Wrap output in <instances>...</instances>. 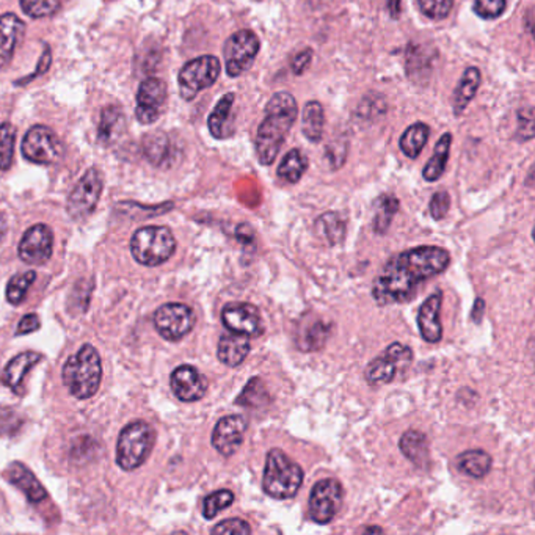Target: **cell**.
<instances>
[{
	"label": "cell",
	"instance_id": "obj_1",
	"mask_svg": "<svg viewBox=\"0 0 535 535\" xmlns=\"http://www.w3.org/2000/svg\"><path fill=\"white\" fill-rule=\"evenodd\" d=\"M451 256L434 245L406 250L385 264L377 277L372 297L378 305H395L412 301L423 282L446 271Z\"/></svg>",
	"mask_w": 535,
	"mask_h": 535
},
{
	"label": "cell",
	"instance_id": "obj_2",
	"mask_svg": "<svg viewBox=\"0 0 535 535\" xmlns=\"http://www.w3.org/2000/svg\"><path fill=\"white\" fill-rule=\"evenodd\" d=\"M297 119V102L291 93H275L265 106V117L259 124L256 154L261 165H272L278 158L289 130Z\"/></svg>",
	"mask_w": 535,
	"mask_h": 535
},
{
	"label": "cell",
	"instance_id": "obj_3",
	"mask_svg": "<svg viewBox=\"0 0 535 535\" xmlns=\"http://www.w3.org/2000/svg\"><path fill=\"white\" fill-rule=\"evenodd\" d=\"M63 383L71 395L77 399H90L100 389L102 365L98 350L85 344L76 355H72L63 366Z\"/></svg>",
	"mask_w": 535,
	"mask_h": 535
},
{
	"label": "cell",
	"instance_id": "obj_4",
	"mask_svg": "<svg viewBox=\"0 0 535 535\" xmlns=\"http://www.w3.org/2000/svg\"><path fill=\"white\" fill-rule=\"evenodd\" d=\"M303 470L294 460L289 459L282 449H272L265 460L263 489L275 500H291L303 483Z\"/></svg>",
	"mask_w": 535,
	"mask_h": 535
},
{
	"label": "cell",
	"instance_id": "obj_5",
	"mask_svg": "<svg viewBox=\"0 0 535 535\" xmlns=\"http://www.w3.org/2000/svg\"><path fill=\"white\" fill-rule=\"evenodd\" d=\"M177 239L167 226H145L130 239V253L147 267L164 264L175 254Z\"/></svg>",
	"mask_w": 535,
	"mask_h": 535
},
{
	"label": "cell",
	"instance_id": "obj_6",
	"mask_svg": "<svg viewBox=\"0 0 535 535\" xmlns=\"http://www.w3.org/2000/svg\"><path fill=\"white\" fill-rule=\"evenodd\" d=\"M154 446V430L145 421L126 425L117 443V463L124 471H134L145 463Z\"/></svg>",
	"mask_w": 535,
	"mask_h": 535
},
{
	"label": "cell",
	"instance_id": "obj_7",
	"mask_svg": "<svg viewBox=\"0 0 535 535\" xmlns=\"http://www.w3.org/2000/svg\"><path fill=\"white\" fill-rule=\"evenodd\" d=\"M220 71V60L214 55H201L198 59L187 62L177 76L181 98L186 100H195L203 90L217 82Z\"/></svg>",
	"mask_w": 535,
	"mask_h": 535
},
{
	"label": "cell",
	"instance_id": "obj_8",
	"mask_svg": "<svg viewBox=\"0 0 535 535\" xmlns=\"http://www.w3.org/2000/svg\"><path fill=\"white\" fill-rule=\"evenodd\" d=\"M21 151L32 164L53 165L63 156V143L47 126H33L24 136Z\"/></svg>",
	"mask_w": 535,
	"mask_h": 535
},
{
	"label": "cell",
	"instance_id": "obj_9",
	"mask_svg": "<svg viewBox=\"0 0 535 535\" xmlns=\"http://www.w3.org/2000/svg\"><path fill=\"white\" fill-rule=\"evenodd\" d=\"M259 38L252 30H239L226 40L224 47L225 65L230 77H239L250 70L258 57Z\"/></svg>",
	"mask_w": 535,
	"mask_h": 535
},
{
	"label": "cell",
	"instance_id": "obj_10",
	"mask_svg": "<svg viewBox=\"0 0 535 535\" xmlns=\"http://www.w3.org/2000/svg\"><path fill=\"white\" fill-rule=\"evenodd\" d=\"M412 349L406 344L395 342L368 365L365 372L366 380L371 385L391 383L400 372L406 371V366L412 363Z\"/></svg>",
	"mask_w": 535,
	"mask_h": 535
},
{
	"label": "cell",
	"instance_id": "obj_11",
	"mask_svg": "<svg viewBox=\"0 0 535 535\" xmlns=\"http://www.w3.org/2000/svg\"><path fill=\"white\" fill-rule=\"evenodd\" d=\"M102 177H100L98 168H90L81 181L72 188L70 198H68V214L72 220H85L93 214L94 209L100 203V194H102Z\"/></svg>",
	"mask_w": 535,
	"mask_h": 535
},
{
	"label": "cell",
	"instance_id": "obj_12",
	"mask_svg": "<svg viewBox=\"0 0 535 535\" xmlns=\"http://www.w3.org/2000/svg\"><path fill=\"white\" fill-rule=\"evenodd\" d=\"M344 490L339 481L324 479L311 490L308 513L314 523L329 524L341 511Z\"/></svg>",
	"mask_w": 535,
	"mask_h": 535
},
{
	"label": "cell",
	"instance_id": "obj_13",
	"mask_svg": "<svg viewBox=\"0 0 535 535\" xmlns=\"http://www.w3.org/2000/svg\"><path fill=\"white\" fill-rule=\"evenodd\" d=\"M195 325V312L183 303H167L154 314V327L167 341H179Z\"/></svg>",
	"mask_w": 535,
	"mask_h": 535
},
{
	"label": "cell",
	"instance_id": "obj_14",
	"mask_svg": "<svg viewBox=\"0 0 535 535\" xmlns=\"http://www.w3.org/2000/svg\"><path fill=\"white\" fill-rule=\"evenodd\" d=\"M222 322L235 335L258 338L264 333L263 318L256 306L245 301H233L222 310Z\"/></svg>",
	"mask_w": 535,
	"mask_h": 535
},
{
	"label": "cell",
	"instance_id": "obj_15",
	"mask_svg": "<svg viewBox=\"0 0 535 535\" xmlns=\"http://www.w3.org/2000/svg\"><path fill=\"white\" fill-rule=\"evenodd\" d=\"M167 87L158 77H148L137 91L136 117L139 123L153 124L164 112Z\"/></svg>",
	"mask_w": 535,
	"mask_h": 535
},
{
	"label": "cell",
	"instance_id": "obj_16",
	"mask_svg": "<svg viewBox=\"0 0 535 535\" xmlns=\"http://www.w3.org/2000/svg\"><path fill=\"white\" fill-rule=\"evenodd\" d=\"M53 234L47 225H33L19 244V258L25 264L42 265L53 256Z\"/></svg>",
	"mask_w": 535,
	"mask_h": 535
},
{
	"label": "cell",
	"instance_id": "obj_17",
	"mask_svg": "<svg viewBox=\"0 0 535 535\" xmlns=\"http://www.w3.org/2000/svg\"><path fill=\"white\" fill-rule=\"evenodd\" d=\"M248 429L247 419L241 415H230L218 421L212 432V446L224 457L234 455L244 443Z\"/></svg>",
	"mask_w": 535,
	"mask_h": 535
},
{
	"label": "cell",
	"instance_id": "obj_18",
	"mask_svg": "<svg viewBox=\"0 0 535 535\" xmlns=\"http://www.w3.org/2000/svg\"><path fill=\"white\" fill-rule=\"evenodd\" d=\"M170 383L173 395L183 402H196L206 395L207 378L194 366L177 368L171 374Z\"/></svg>",
	"mask_w": 535,
	"mask_h": 535
},
{
	"label": "cell",
	"instance_id": "obj_19",
	"mask_svg": "<svg viewBox=\"0 0 535 535\" xmlns=\"http://www.w3.org/2000/svg\"><path fill=\"white\" fill-rule=\"evenodd\" d=\"M443 294L438 291L435 294L430 295L427 301H424L418 311L419 333L423 336L424 341L430 344H438L443 338L442 318Z\"/></svg>",
	"mask_w": 535,
	"mask_h": 535
},
{
	"label": "cell",
	"instance_id": "obj_20",
	"mask_svg": "<svg viewBox=\"0 0 535 535\" xmlns=\"http://www.w3.org/2000/svg\"><path fill=\"white\" fill-rule=\"evenodd\" d=\"M25 33V24L14 13L0 16V68H6Z\"/></svg>",
	"mask_w": 535,
	"mask_h": 535
},
{
	"label": "cell",
	"instance_id": "obj_21",
	"mask_svg": "<svg viewBox=\"0 0 535 535\" xmlns=\"http://www.w3.org/2000/svg\"><path fill=\"white\" fill-rule=\"evenodd\" d=\"M42 359L43 357L40 353H19L18 357H14V358L5 366V369L2 371L0 382L4 383L6 388L12 389L14 395H25L24 378L29 374L30 369H32L33 366L38 365Z\"/></svg>",
	"mask_w": 535,
	"mask_h": 535
},
{
	"label": "cell",
	"instance_id": "obj_22",
	"mask_svg": "<svg viewBox=\"0 0 535 535\" xmlns=\"http://www.w3.org/2000/svg\"><path fill=\"white\" fill-rule=\"evenodd\" d=\"M4 476H5L8 482L13 483L14 487H18L27 496L30 502L38 504V502L46 500V490L40 483V481L33 476V473L27 466H24L23 463L13 462V463L6 466Z\"/></svg>",
	"mask_w": 535,
	"mask_h": 535
},
{
	"label": "cell",
	"instance_id": "obj_23",
	"mask_svg": "<svg viewBox=\"0 0 535 535\" xmlns=\"http://www.w3.org/2000/svg\"><path fill=\"white\" fill-rule=\"evenodd\" d=\"M235 94L226 93L214 107L211 115L207 118V128L214 139L226 140L234 134L233 124V107H234Z\"/></svg>",
	"mask_w": 535,
	"mask_h": 535
},
{
	"label": "cell",
	"instance_id": "obj_24",
	"mask_svg": "<svg viewBox=\"0 0 535 535\" xmlns=\"http://www.w3.org/2000/svg\"><path fill=\"white\" fill-rule=\"evenodd\" d=\"M126 130V117L121 107L107 106L100 112L98 140L104 147H112Z\"/></svg>",
	"mask_w": 535,
	"mask_h": 535
},
{
	"label": "cell",
	"instance_id": "obj_25",
	"mask_svg": "<svg viewBox=\"0 0 535 535\" xmlns=\"http://www.w3.org/2000/svg\"><path fill=\"white\" fill-rule=\"evenodd\" d=\"M250 342L247 336L224 335L218 341L217 357L225 366L228 368H237L247 359L250 353Z\"/></svg>",
	"mask_w": 535,
	"mask_h": 535
},
{
	"label": "cell",
	"instance_id": "obj_26",
	"mask_svg": "<svg viewBox=\"0 0 535 535\" xmlns=\"http://www.w3.org/2000/svg\"><path fill=\"white\" fill-rule=\"evenodd\" d=\"M141 149H143L148 162L156 165V167H164L168 164L171 156H173L170 139L162 130H154L143 137Z\"/></svg>",
	"mask_w": 535,
	"mask_h": 535
},
{
	"label": "cell",
	"instance_id": "obj_27",
	"mask_svg": "<svg viewBox=\"0 0 535 535\" xmlns=\"http://www.w3.org/2000/svg\"><path fill=\"white\" fill-rule=\"evenodd\" d=\"M400 451L419 468H427L430 462L427 436L419 430H408L400 438Z\"/></svg>",
	"mask_w": 535,
	"mask_h": 535
},
{
	"label": "cell",
	"instance_id": "obj_28",
	"mask_svg": "<svg viewBox=\"0 0 535 535\" xmlns=\"http://www.w3.org/2000/svg\"><path fill=\"white\" fill-rule=\"evenodd\" d=\"M481 81H482L481 71L474 66L466 68L462 81L454 91V112L455 115H460L466 107L470 106L471 100L476 96L477 90L481 87Z\"/></svg>",
	"mask_w": 535,
	"mask_h": 535
},
{
	"label": "cell",
	"instance_id": "obj_29",
	"mask_svg": "<svg viewBox=\"0 0 535 535\" xmlns=\"http://www.w3.org/2000/svg\"><path fill=\"white\" fill-rule=\"evenodd\" d=\"M325 115L324 107L319 100H310L306 102L303 109V117H301V132L306 137V140L312 143H319L324 136Z\"/></svg>",
	"mask_w": 535,
	"mask_h": 535
},
{
	"label": "cell",
	"instance_id": "obj_30",
	"mask_svg": "<svg viewBox=\"0 0 535 535\" xmlns=\"http://www.w3.org/2000/svg\"><path fill=\"white\" fill-rule=\"evenodd\" d=\"M451 145H453V136L449 132L443 134L442 139L436 143L435 149H434V156L430 158L429 162L423 170V177L425 181L435 183L444 175Z\"/></svg>",
	"mask_w": 535,
	"mask_h": 535
},
{
	"label": "cell",
	"instance_id": "obj_31",
	"mask_svg": "<svg viewBox=\"0 0 535 535\" xmlns=\"http://www.w3.org/2000/svg\"><path fill=\"white\" fill-rule=\"evenodd\" d=\"M493 460L489 453L482 449H470L459 455V470L466 476L481 479L489 474Z\"/></svg>",
	"mask_w": 535,
	"mask_h": 535
},
{
	"label": "cell",
	"instance_id": "obj_32",
	"mask_svg": "<svg viewBox=\"0 0 535 535\" xmlns=\"http://www.w3.org/2000/svg\"><path fill=\"white\" fill-rule=\"evenodd\" d=\"M316 233L331 247H336L346 239V222L336 212H325L316 220Z\"/></svg>",
	"mask_w": 535,
	"mask_h": 535
},
{
	"label": "cell",
	"instance_id": "obj_33",
	"mask_svg": "<svg viewBox=\"0 0 535 535\" xmlns=\"http://www.w3.org/2000/svg\"><path fill=\"white\" fill-rule=\"evenodd\" d=\"M430 128L425 123H415L406 128V132L400 137V151L406 154L408 159H416L423 151L425 143L429 140Z\"/></svg>",
	"mask_w": 535,
	"mask_h": 535
},
{
	"label": "cell",
	"instance_id": "obj_34",
	"mask_svg": "<svg viewBox=\"0 0 535 535\" xmlns=\"http://www.w3.org/2000/svg\"><path fill=\"white\" fill-rule=\"evenodd\" d=\"M306 168H308V159L305 154L301 153V149H291L278 167V177L286 183L297 184L305 175Z\"/></svg>",
	"mask_w": 535,
	"mask_h": 535
},
{
	"label": "cell",
	"instance_id": "obj_35",
	"mask_svg": "<svg viewBox=\"0 0 535 535\" xmlns=\"http://www.w3.org/2000/svg\"><path fill=\"white\" fill-rule=\"evenodd\" d=\"M237 406H247V408H264V406L271 404V395L265 388L264 382L259 378V377H253L250 382L247 383V387L244 388L241 396L235 400Z\"/></svg>",
	"mask_w": 535,
	"mask_h": 535
},
{
	"label": "cell",
	"instance_id": "obj_36",
	"mask_svg": "<svg viewBox=\"0 0 535 535\" xmlns=\"http://www.w3.org/2000/svg\"><path fill=\"white\" fill-rule=\"evenodd\" d=\"M399 211V200L393 195H382L376 201V218H374V231L377 234H385L391 226V222Z\"/></svg>",
	"mask_w": 535,
	"mask_h": 535
},
{
	"label": "cell",
	"instance_id": "obj_37",
	"mask_svg": "<svg viewBox=\"0 0 535 535\" xmlns=\"http://www.w3.org/2000/svg\"><path fill=\"white\" fill-rule=\"evenodd\" d=\"M35 278L36 273L33 271L14 275L6 286V301L14 306L21 305L25 301V295L29 292L30 286L35 282Z\"/></svg>",
	"mask_w": 535,
	"mask_h": 535
},
{
	"label": "cell",
	"instance_id": "obj_38",
	"mask_svg": "<svg viewBox=\"0 0 535 535\" xmlns=\"http://www.w3.org/2000/svg\"><path fill=\"white\" fill-rule=\"evenodd\" d=\"M16 129L12 123L0 124V170H10L14 159Z\"/></svg>",
	"mask_w": 535,
	"mask_h": 535
},
{
	"label": "cell",
	"instance_id": "obj_39",
	"mask_svg": "<svg viewBox=\"0 0 535 535\" xmlns=\"http://www.w3.org/2000/svg\"><path fill=\"white\" fill-rule=\"evenodd\" d=\"M430 68H432L430 53H425L421 46L408 44V49H406V74L415 79V77L427 74Z\"/></svg>",
	"mask_w": 535,
	"mask_h": 535
},
{
	"label": "cell",
	"instance_id": "obj_40",
	"mask_svg": "<svg viewBox=\"0 0 535 535\" xmlns=\"http://www.w3.org/2000/svg\"><path fill=\"white\" fill-rule=\"evenodd\" d=\"M234 502V493L231 490H218L209 494L203 504V515L206 520L217 517L218 513Z\"/></svg>",
	"mask_w": 535,
	"mask_h": 535
},
{
	"label": "cell",
	"instance_id": "obj_41",
	"mask_svg": "<svg viewBox=\"0 0 535 535\" xmlns=\"http://www.w3.org/2000/svg\"><path fill=\"white\" fill-rule=\"evenodd\" d=\"M21 8L30 18L43 19L59 12L60 0H19Z\"/></svg>",
	"mask_w": 535,
	"mask_h": 535
},
{
	"label": "cell",
	"instance_id": "obj_42",
	"mask_svg": "<svg viewBox=\"0 0 535 535\" xmlns=\"http://www.w3.org/2000/svg\"><path fill=\"white\" fill-rule=\"evenodd\" d=\"M330 336V327L324 322H314L311 327L305 330V335L301 341V349L303 350H318L324 346L327 338Z\"/></svg>",
	"mask_w": 535,
	"mask_h": 535
},
{
	"label": "cell",
	"instance_id": "obj_43",
	"mask_svg": "<svg viewBox=\"0 0 535 535\" xmlns=\"http://www.w3.org/2000/svg\"><path fill=\"white\" fill-rule=\"evenodd\" d=\"M24 425V416L10 406H0V436H13Z\"/></svg>",
	"mask_w": 535,
	"mask_h": 535
},
{
	"label": "cell",
	"instance_id": "obj_44",
	"mask_svg": "<svg viewBox=\"0 0 535 535\" xmlns=\"http://www.w3.org/2000/svg\"><path fill=\"white\" fill-rule=\"evenodd\" d=\"M418 5L424 16L442 21L453 12L454 0H418Z\"/></svg>",
	"mask_w": 535,
	"mask_h": 535
},
{
	"label": "cell",
	"instance_id": "obj_45",
	"mask_svg": "<svg viewBox=\"0 0 535 535\" xmlns=\"http://www.w3.org/2000/svg\"><path fill=\"white\" fill-rule=\"evenodd\" d=\"M507 0H474L473 10L479 18L496 19L504 14Z\"/></svg>",
	"mask_w": 535,
	"mask_h": 535
},
{
	"label": "cell",
	"instance_id": "obj_46",
	"mask_svg": "<svg viewBox=\"0 0 535 535\" xmlns=\"http://www.w3.org/2000/svg\"><path fill=\"white\" fill-rule=\"evenodd\" d=\"M212 534H252V528L247 521L239 520V518H233V520H225L222 523L217 524L215 528H212Z\"/></svg>",
	"mask_w": 535,
	"mask_h": 535
},
{
	"label": "cell",
	"instance_id": "obj_47",
	"mask_svg": "<svg viewBox=\"0 0 535 535\" xmlns=\"http://www.w3.org/2000/svg\"><path fill=\"white\" fill-rule=\"evenodd\" d=\"M449 206H451V198L446 192H436L432 200H430V215L435 220H443L446 217L447 212H449Z\"/></svg>",
	"mask_w": 535,
	"mask_h": 535
},
{
	"label": "cell",
	"instance_id": "obj_48",
	"mask_svg": "<svg viewBox=\"0 0 535 535\" xmlns=\"http://www.w3.org/2000/svg\"><path fill=\"white\" fill-rule=\"evenodd\" d=\"M51 65H53V53H51L49 46H44V53H43L42 59L38 62L35 72H32L29 77H25L23 81H19V82H16V85H25V83H30L32 81H35L36 77L42 76V74L47 72L49 68H51Z\"/></svg>",
	"mask_w": 535,
	"mask_h": 535
},
{
	"label": "cell",
	"instance_id": "obj_49",
	"mask_svg": "<svg viewBox=\"0 0 535 535\" xmlns=\"http://www.w3.org/2000/svg\"><path fill=\"white\" fill-rule=\"evenodd\" d=\"M312 60V51L311 49H305V51H301V53H297L294 59H292V63H291V68H292V72L297 74V76H301L303 74L310 65H311Z\"/></svg>",
	"mask_w": 535,
	"mask_h": 535
},
{
	"label": "cell",
	"instance_id": "obj_50",
	"mask_svg": "<svg viewBox=\"0 0 535 535\" xmlns=\"http://www.w3.org/2000/svg\"><path fill=\"white\" fill-rule=\"evenodd\" d=\"M40 329V319L36 314H27L21 319L19 322L18 330H16V335H30L36 330Z\"/></svg>",
	"mask_w": 535,
	"mask_h": 535
},
{
	"label": "cell",
	"instance_id": "obj_51",
	"mask_svg": "<svg viewBox=\"0 0 535 535\" xmlns=\"http://www.w3.org/2000/svg\"><path fill=\"white\" fill-rule=\"evenodd\" d=\"M483 310H485V301L482 299H477L476 303H474V308H473V312H471V318L473 320L476 322V324H481V320L483 318Z\"/></svg>",
	"mask_w": 535,
	"mask_h": 535
},
{
	"label": "cell",
	"instance_id": "obj_52",
	"mask_svg": "<svg viewBox=\"0 0 535 535\" xmlns=\"http://www.w3.org/2000/svg\"><path fill=\"white\" fill-rule=\"evenodd\" d=\"M388 10L391 18H399L400 12H402V0H388Z\"/></svg>",
	"mask_w": 535,
	"mask_h": 535
},
{
	"label": "cell",
	"instance_id": "obj_53",
	"mask_svg": "<svg viewBox=\"0 0 535 535\" xmlns=\"http://www.w3.org/2000/svg\"><path fill=\"white\" fill-rule=\"evenodd\" d=\"M363 532H383V530L382 528H374V526H371V528H366Z\"/></svg>",
	"mask_w": 535,
	"mask_h": 535
}]
</instances>
